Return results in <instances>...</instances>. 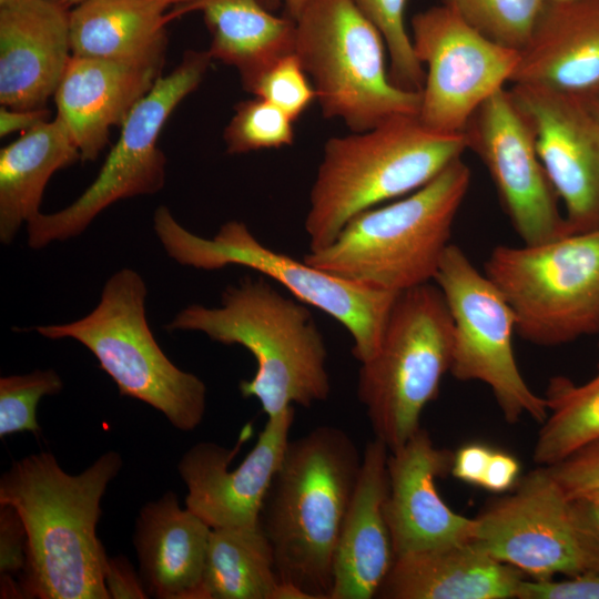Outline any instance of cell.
<instances>
[{
  "instance_id": "8d00e7d4",
  "label": "cell",
  "mask_w": 599,
  "mask_h": 599,
  "mask_svg": "<svg viewBox=\"0 0 599 599\" xmlns=\"http://www.w3.org/2000/svg\"><path fill=\"white\" fill-rule=\"evenodd\" d=\"M516 598L599 599V572H583L564 580L522 578Z\"/></svg>"
},
{
  "instance_id": "7402d4cb",
  "label": "cell",
  "mask_w": 599,
  "mask_h": 599,
  "mask_svg": "<svg viewBox=\"0 0 599 599\" xmlns=\"http://www.w3.org/2000/svg\"><path fill=\"white\" fill-rule=\"evenodd\" d=\"M522 573L461 540L394 557L376 598H516Z\"/></svg>"
},
{
  "instance_id": "ac0fdd59",
  "label": "cell",
  "mask_w": 599,
  "mask_h": 599,
  "mask_svg": "<svg viewBox=\"0 0 599 599\" xmlns=\"http://www.w3.org/2000/svg\"><path fill=\"white\" fill-rule=\"evenodd\" d=\"M451 461L453 454L422 427L389 451L385 512L394 556L470 539L474 518L455 512L437 490Z\"/></svg>"
},
{
  "instance_id": "681fc988",
  "label": "cell",
  "mask_w": 599,
  "mask_h": 599,
  "mask_svg": "<svg viewBox=\"0 0 599 599\" xmlns=\"http://www.w3.org/2000/svg\"><path fill=\"white\" fill-rule=\"evenodd\" d=\"M546 2H560V1H569V0H545Z\"/></svg>"
},
{
  "instance_id": "4fadbf2b",
  "label": "cell",
  "mask_w": 599,
  "mask_h": 599,
  "mask_svg": "<svg viewBox=\"0 0 599 599\" xmlns=\"http://www.w3.org/2000/svg\"><path fill=\"white\" fill-rule=\"evenodd\" d=\"M416 58L426 65L419 121L440 133H464L475 111L505 88L519 51L502 47L468 26L444 4L410 21Z\"/></svg>"
},
{
  "instance_id": "f35d334b",
  "label": "cell",
  "mask_w": 599,
  "mask_h": 599,
  "mask_svg": "<svg viewBox=\"0 0 599 599\" xmlns=\"http://www.w3.org/2000/svg\"><path fill=\"white\" fill-rule=\"evenodd\" d=\"M104 581L110 598H145L146 590L124 558H106Z\"/></svg>"
},
{
  "instance_id": "7dc6e473",
  "label": "cell",
  "mask_w": 599,
  "mask_h": 599,
  "mask_svg": "<svg viewBox=\"0 0 599 599\" xmlns=\"http://www.w3.org/2000/svg\"><path fill=\"white\" fill-rule=\"evenodd\" d=\"M577 497H588V498L599 500V490H595V491H591V493H588V494H585V495H581V496H577Z\"/></svg>"
},
{
  "instance_id": "603a6c76",
  "label": "cell",
  "mask_w": 599,
  "mask_h": 599,
  "mask_svg": "<svg viewBox=\"0 0 599 599\" xmlns=\"http://www.w3.org/2000/svg\"><path fill=\"white\" fill-rule=\"evenodd\" d=\"M599 82V0L546 2L510 83L579 94Z\"/></svg>"
},
{
  "instance_id": "277c9868",
  "label": "cell",
  "mask_w": 599,
  "mask_h": 599,
  "mask_svg": "<svg viewBox=\"0 0 599 599\" xmlns=\"http://www.w3.org/2000/svg\"><path fill=\"white\" fill-rule=\"evenodd\" d=\"M465 150L464 133L433 131L417 115L331 138L309 193V251L328 246L358 213L424 186Z\"/></svg>"
},
{
  "instance_id": "ffe728a7",
  "label": "cell",
  "mask_w": 599,
  "mask_h": 599,
  "mask_svg": "<svg viewBox=\"0 0 599 599\" xmlns=\"http://www.w3.org/2000/svg\"><path fill=\"white\" fill-rule=\"evenodd\" d=\"M388 447L368 441L339 530L328 599H372L387 576L394 550L386 519Z\"/></svg>"
},
{
  "instance_id": "3957f363",
  "label": "cell",
  "mask_w": 599,
  "mask_h": 599,
  "mask_svg": "<svg viewBox=\"0 0 599 599\" xmlns=\"http://www.w3.org/2000/svg\"><path fill=\"white\" fill-rule=\"evenodd\" d=\"M165 328L196 331L246 348L256 373L238 389L244 398H256L267 418L328 398L327 347L308 305L281 294L263 277L245 276L230 285L217 307L186 306Z\"/></svg>"
},
{
  "instance_id": "f546056e",
  "label": "cell",
  "mask_w": 599,
  "mask_h": 599,
  "mask_svg": "<svg viewBox=\"0 0 599 599\" xmlns=\"http://www.w3.org/2000/svg\"><path fill=\"white\" fill-rule=\"evenodd\" d=\"M545 0H443L487 39L517 51L527 43Z\"/></svg>"
},
{
  "instance_id": "44dd1931",
  "label": "cell",
  "mask_w": 599,
  "mask_h": 599,
  "mask_svg": "<svg viewBox=\"0 0 599 599\" xmlns=\"http://www.w3.org/2000/svg\"><path fill=\"white\" fill-rule=\"evenodd\" d=\"M161 67L71 58L54 93L57 116L71 133L82 161H94L135 104L162 75Z\"/></svg>"
},
{
  "instance_id": "2e32d148",
  "label": "cell",
  "mask_w": 599,
  "mask_h": 599,
  "mask_svg": "<svg viewBox=\"0 0 599 599\" xmlns=\"http://www.w3.org/2000/svg\"><path fill=\"white\" fill-rule=\"evenodd\" d=\"M508 90L564 206L568 235L599 229V122L576 93L531 83Z\"/></svg>"
},
{
  "instance_id": "c3c4849f",
  "label": "cell",
  "mask_w": 599,
  "mask_h": 599,
  "mask_svg": "<svg viewBox=\"0 0 599 599\" xmlns=\"http://www.w3.org/2000/svg\"><path fill=\"white\" fill-rule=\"evenodd\" d=\"M16 1H18V0H0V8H4L7 6H10V4L14 3Z\"/></svg>"
},
{
  "instance_id": "83f0119b",
  "label": "cell",
  "mask_w": 599,
  "mask_h": 599,
  "mask_svg": "<svg viewBox=\"0 0 599 599\" xmlns=\"http://www.w3.org/2000/svg\"><path fill=\"white\" fill-rule=\"evenodd\" d=\"M278 586L273 549L260 525L211 529L203 599H274Z\"/></svg>"
},
{
  "instance_id": "1f68e13d",
  "label": "cell",
  "mask_w": 599,
  "mask_h": 599,
  "mask_svg": "<svg viewBox=\"0 0 599 599\" xmlns=\"http://www.w3.org/2000/svg\"><path fill=\"white\" fill-rule=\"evenodd\" d=\"M293 122L284 111L262 98L241 101L224 129L226 152L243 154L292 145Z\"/></svg>"
},
{
  "instance_id": "836d02e7",
  "label": "cell",
  "mask_w": 599,
  "mask_h": 599,
  "mask_svg": "<svg viewBox=\"0 0 599 599\" xmlns=\"http://www.w3.org/2000/svg\"><path fill=\"white\" fill-rule=\"evenodd\" d=\"M250 93L296 121L316 100L313 83L295 52L281 58L255 82Z\"/></svg>"
},
{
  "instance_id": "e0dca14e",
  "label": "cell",
  "mask_w": 599,
  "mask_h": 599,
  "mask_svg": "<svg viewBox=\"0 0 599 599\" xmlns=\"http://www.w3.org/2000/svg\"><path fill=\"white\" fill-rule=\"evenodd\" d=\"M295 417V407L267 418L254 447L241 464L230 469L240 446L251 435L246 425L237 446L227 449L216 443L200 441L179 463L187 487L185 507L213 528L258 526L261 509L280 468Z\"/></svg>"
},
{
  "instance_id": "5b68a950",
  "label": "cell",
  "mask_w": 599,
  "mask_h": 599,
  "mask_svg": "<svg viewBox=\"0 0 599 599\" xmlns=\"http://www.w3.org/2000/svg\"><path fill=\"white\" fill-rule=\"evenodd\" d=\"M470 181L469 166L456 159L418 190L358 213L328 246L303 260L394 293L434 282Z\"/></svg>"
},
{
  "instance_id": "ee69618b",
  "label": "cell",
  "mask_w": 599,
  "mask_h": 599,
  "mask_svg": "<svg viewBox=\"0 0 599 599\" xmlns=\"http://www.w3.org/2000/svg\"><path fill=\"white\" fill-rule=\"evenodd\" d=\"M308 0H281L285 7V16L296 19Z\"/></svg>"
},
{
  "instance_id": "cb8c5ba5",
  "label": "cell",
  "mask_w": 599,
  "mask_h": 599,
  "mask_svg": "<svg viewBox=\"0 0 599 599\" xmlns=\"http://www.w3.org/2000/svg\"><path fill=\"white\" fill-rule=\"evenodd\" d=\"M211 528L174 493L146 504L135 525L134 546L146 593L160 599H203Z\"/></svg>"
},
{
  "instance_id": "d4e9b609",
  "label": "cell",
  "mask_w": 599,
  "mask_h": 599,
  "mask_svg": "<svg viewBox=\"0 0 599 599\" xmlns=\"http://www.w3.org/2000/svg\"><path fill=\"white\" fill-rule=\"evenodd\" d=\"M281 0H196L169 13L170 19L201 10L211 34L213 60L235 68L250 92L281 58L295 52L296 21L271 12Z\"/></svg>"
},
{
  "instance_id": "bcb514c9",
  "label": "cell",
  "mask_w": 599,
  "mask_h": 599,
  "mask_svg": "<svg viewBox=\"0 0 599 599\" xmlns=\"http://www.w3.org/2000/svg\"><path fill=\"white\" fill-rule=\"evenodd\" d=\"M50 1H53V2H57L59 4H62L67 8L71 7V6H78L79 3L83 2L84 0H50Z\"/></svg>"
},
{
  "instance_id": "9a60e30c",
  "label": "cell",
  "mask_w": 599,
  "mask_h": 599,
  "mask_svg": "<svg viewBox=\"0 0 599 599\" xmlns=\"http://www.w3.org/2000/svg\"><path fill=\"white\" fill-rule=\"evenodd\" d=\"M469 540L531 579L583 573L570 498L547 466L526 474L511 494L475 517Z\"/></svg>"
},
{
  "instance_id": "8992f818",
  "label": "cell",
  "mask_w": 599,
  "mask_h": 599,
  "mask_svg": "<svg viewBox=\"0 0 599 599\" xmlns=\"http://www.w3.org/2000/svg\"><path fill=\"white\" fill-rule=\"evenodd\" d=\"M453 319L439 287L425 283L397 294L378 349L361 363L357 397L375 438L393 451L419 428L424 408L449 373Z\"/></svg>"
},
{
  "instance_id": "7bdbcfd3",
  "label": "cell",
  "mask_w": 599,
  "mask_h": 599,
  "mask_svg": "<svg viewBox=\"0 0 599 599\" xmlns=\"http://www.w3.org/2000/svg\"><path fill=\"white\" fill-rule=\"evenodd\" d=\"M590 114L599 122V82L578 94Z\"/></svg>"
},
{
  "instance_id": "60d3db41",
  "label": "cell",
  "mask_w": 599,
  "mask_h": 599,
  "mask_svg": "<svg viewBox=\"0 0 599 599\" xmlns=\"http://www.w3.org/2000/svg\"><path fill=\"white\" fill-rule=\"evenodd\" d=\"M519 471V463L514 456L493 450L480 487L493 493H504L516 485Z\"/></svg>"
},
{
  "instance_id": "4dcf8cb0",
  "label": "cell",
  "mask_w": 599,
  "mask_h": 599,
  "mask_svg": "<svg viewBox=\"0 0 599 599\" xmlns=\"http://www.w3.org/2000/svg\"><path fill=\"white\" fill-rule=\"evenodd\" d=\"M380 32L389 59V78L398 88L420 93L425 70L405 26L407 0H352Z\"/></svg>"
},
{
  "instance_id": "74e56055",
  "label": "cell",
  "mask_w": 599,
  "mask_h": 599,
  "mask_svg": "<svg viewBox=\"0 0 599 599\" xmlns=\"http://www.w3.org/2000/svg\"><path fill=\"white\" fill-rule=\"evenodd\" d=\"M570 517L583 572H599V500L570 498Z\"/></svg>"
},
{
  "instance_id": "52a82bcc",
  "label": "cell",
  "mask_w": 599,
  "mask_h": 599,
  "mask_svg": "<svg viewBox=\"0 0 599 599\" xmlns=\"http://www.w3.org/2000/svg\"><path fill=\"white\" fill-rule=\"evenodd\" d=\"M146 285L131 268L105 282L99 304L84 317L34 329L50 339L73 338L99 361L122 396L160 410L177 429L196 428L204 416L205 384L176 367L156 343L145 316Z\"/></svg>"
},
{
  "instance_id": "f6af8a7d",
  "label": "cell",
  "mask_w": 599,
  "mask_h": 599,
  "mask_svg": "<svg viewBox=\"0 0 599 599\" xmlns=\"http://www.w3.org/2000/svg\"><path fill=\"white\" fill-rule=\"evenodd\" d=\"M150 1L163 2V3H166L169 6L177 4L180 7V6H185V4L192 3V2H194L196 0H150Z\"/></svg>"
},
{
  "instance_id": "4316f807",
  "label": "cell",
  "mask_w": 599,
  "mask_h": 599,
  "mask_svg": "<svg viewBox=\"0 0 599 599\" xmlns=\"http://www.w3.org/2000/svg\"><path fill=\"white\" fill-rule=\"evenodd\" d=\"M81 160L64 123L44 120L0 150V241L10 244L23 223L40 213L54 172Z\"/></svg>"
},
{
  "instance_id": "ba28073f",
  "label": "cell",
  "mask_w": 599,
  "mask_h": 599,
  "mask_svg": "<svg viewBox=\"0 0 599 599\" xmlns=\"http://www.w3.org/2000/svg\"><path fill=\"white\" fill-rule=\"evenodd\" d=\"M295 21V53L324 118L364 132L418 114L420 93L390 81L385 41L352 0H308Z\"/></svg>"
},
{
  "instance_id": "d6986e66",
  "label": "cell",
  "mask_w": 599,
  "mask_h": 599,
  "mask_svg": "<svg viewBox=\"0 0 599 599\" xmlns=\"http://www.w3.org/2000/svg\"><path fill=\"white\" fill-rule=\"evenodd\" d=\"M72 58L69 8L18 0L0 9V103L44 108Z\"/></svg>"
},
{
  "instance_id": "ab89813d",
  "label": "cell",
  "mask_w": 599,
  "mask_h": 599,
  "mask_svg": "<svg viewBox=\"0 0 599 599\" xmlns=\"http://www.w3.org/2000/svg\"><path fill=\"white\" fill-rule=\"evenodd\" d=\"M493 449L483 444H468L453 455L450 471L464 483L480 486Z\"/></svg>"
},
{
  "instance_id": "7a4b0ae2",
  "label": "cell",
  "mask_w": 599,
  "mask_h": 599,
  "mask_svg": "<svg viewBox=\"0 0 599 599\" xmlns=\"http://www.w3.org/2000/svg\"><path fill=\"white\" fill-rule=\"evenodd\" d=\"M362 465L352 437L322 425L288 441L265 496L260 527L281 583L328 599L333 559Z\"/></svg>"
},
{
  "instance_id": "30bf717a",
  "label": "cell",
  "mask_w": 599,
  "mask_h": 599,
  "mask_svg": "<svg viewBox=\"0 0 599 599\" xmlns=\"http://www.w3.org/2000/svg\"><path fill=\"white\" fill-rule=\"evenodd\" d=\"M484 273L510 304L522 339L559 346L599 334V229L536 245H497Z\"/></svg>"
},
{
  "instance_id": "9c48e42d",
  "label": "cell",
  "mask_w": 599,
  "mask_h": 599,
  "mask_svg": "<svg viewBox=\"0 0 599 599\" xmlns=\"http://www.w3.org/2000/svg\"><path fill=\"white\" fill-rule=\"evenodd\" d=\"M153 229L167 255L181 265L206 271L248 267L281 284L297 301L326 313L347 329L359 363L378 349L398 293L354 283L274 251L241 221L224 223L206 238L186 230L161 205L154 211Z\"/></svg>"
},
{
  "instance_id": "f1b7e54d",
  "label": "cell",
  "mask_w": 599,
  "mask_h": 599,
  "mask_svg": "<svg viewBox=\"0 0 599 599\" xmlns=\"http://www.w3.org/2000/svg\"><path fill=\"white\" fill-rule=\"evenodd\" d=\"M544 397L548 415L535 443L536 464L555 465L599 439V369L583 384L556 376L549 380Z\"/></svg>"
},
{
  "instance_id": "6da1fadb",
  "label": "cell",
  "mask_w": 599,
  "mask_h": 599,
  "mask_svg": "<svg viewBox=\"0 0 599 599\" xmlns=\"http://www.w3.org/2000/svg\"><path fill=\"white\" fill-rule=\"evenodd\" d=\"M122 466L106 451L78 475L65 473L48 451L12 463L0 478V505L20 516L28 562L20 598L108 599L106 555L97 538L101 500Z\"/></svg>"
},
{
  "instance_id": "b9f144b4",
  "label": "cell",
  "mask_w": 599,
  "mask_h": 599,
  "mask_svg": "<svg viewBox=\"0 0 599 599\" xmlns=\"http://www.w3.org/2000/svg\"><path fill=\"white\" fill-rule=\"evenodd\" d=\"M44 120H48V110L45 108L19 110L1 106L0 136L4 138L19 131L27 132Z\"/></svg>"
},
{
  "instance_id": "8fae6325",
  "label": "cell",
  "mask_w": 599,
  "mask_h": 599,
  "mask_svg": "<svg viewBox=\"0 0 599 599\" xmlns=\"http://www.w3.org/2000/svg\"><path fill=\"white\" fill-rule=\"evenodd\" d=\"M212 61L207 50H187L172 72L155 81L120 126L119 139L85 191L67 207L40 212L27 223L31 248L75 237L113 203L164 186L166 158L159 135L175 108L201 84Z\"/></svg>"
},
{
  "instance_id": "5bb4252c",
  "label": "cell",
  "mask_w": 599,
  "mask_h": 599,
  "mask_svg": "<svg viewBox=\"0 0 599 599\" xmlns=\"http://www.w3.org/2000/svg\"><path fill=\"white\" fill-rule=\"evenodd\" d=\"M467 149L486 166L501 206L522 244L568 235L560 200L538 155L531 129L508 89L488 98L469 119Z\"/></svg>"
},
{
  "instance_id": "d6a6232c",
  "label": "cell",
  "mask_w": 599,
  "mask_h": 599,
  "mask_svg": "<svg viewBox=\"0 0 599 599\" xmlns=\"http://www.w3.org/2000/svg\"><path fill=\"white\" fill-rule=\"evenodd\" d=\"M62 389V380L53 369H37L28 374L0 378V437L31 432L38 434L37 407L45 395Z\"/></svg>"
},
{
  "instance_id": "484cf974",
  "label": "cell",
  "mask_w": 599,
  "mask_h": 599,
  "mask_svg": "<svg viewBox=\"0 0 599 599\" xmlns=\"http://www.w3.org/2000/svg\"><path fill=\"white\" fill-rule=\"evenodd\" d=\"M170 7L150 0H84L70 11L72 55L163 68Z\"/></svg>"
},
{
  "instance_id": "d590c367",
  "label": "cell",
  "mask_w": 599,
  "mask_h": 599,
  "mask_svg": "<svg viewBox=\"0 0 599 599\" xmlns=\"http://www.w3.org/2000/svg\"><path fill=\"white\" fill-rule=\"evenodd\" d=\"M27 562L28 539L24 525L13 507L0 505L1 586L10 582L12 577L18 573H20L21 580Z\"/></svg>"
},
{
  "instance_id": "e575fe53",
  "label": "cell",
  "mask_w": 599,
  "mask_h": 599,
  "mask_svg": "<svg viewBox=\"0 0 599 599\" xmlns=\"http://www.w3.org/2000/svg\"><path fill=\"white\" fill-rule=\"evenodd\" d=\"M547 467L569 498L599 490V439Z\"/></svg>"
},
{
  "instance_id": "7c38bea8",
  "label": "cell",
  "mask_w": 599,
  "mask_h": 599,
  "mask_svg": "<svg viewBox=\"0 0 599 599\" xmlns=\"http://www.w3.org/2000/svg\"><path fill=\"white\" fill-rule=\"evenodd\" d=\"M434 283L453 319L449 373L461 382L487 385L509 424L524 416L541 424L548 415L547 402L520 373L512 345L516 315L500 290L453 243L441 257Z\"/></svg>"
}]
</instances>
